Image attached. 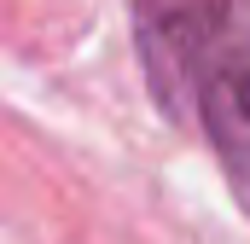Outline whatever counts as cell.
Returning a JSON list of instances; mask_svg holds the SVG:
<instances>
[{
	"mask_svg": "<svg viewBox=\"0 0 250 244\" xmlns=\"http://www.w3.org/2000/svg\"><path fill=\"white\" fill-rule=\"evenodd\" d=\"M140 59L175 122H198L250 215V0H140Z\"/></svg>",
	"mask_w": 250,
	"mask_h": 244,
	"instance_id": "obj_1",
	"label": "cell"
}]
</instances>
